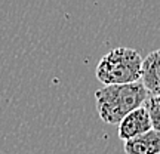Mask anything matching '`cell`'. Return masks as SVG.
Listing matches in <instances>:
<instances>
[{"mask_svg":"<svg viewBox=\"0 0 160 154\" xmlns=\"http://www.w3.org/2000/svg\"><path fill=\"white\" fill-rule=\"evenodd\" d=\"M150 92L141 80L132 83L104 85L95 92L99 119L107 125H117L128 113L145 102Z\"/></svg>","mask_w":160,"mask_h":154,"instance_id":"cell-1","label":"cell"},{"mask_svg":"<svg viewBox=\"0 0 160 154\" xmlns=\"http://www.w3.org/2000/svg\"><path fill=\"white\" fill-rule=\"evenodd\" d=\"M144 58L132 47H114L97 65V79L102 85L132 83L141 80Z\"/></svg>","mask_w":160,"mask_h":154,"instance_id":"cell-2","label":"cell"},{"mask_svg":"<svg viewBox=\"0 0 160 154\" xmlns=\"http://www.w3.org/2000/svg\"><path fill=\"white\" fill-rule=\"evenodd\" d=\"M117 135L119 139L126 141V139H131V138L141 135L144 132L153 129V122L150 117V111L145 107V104L139 105L138 108L132 110L131 113L123 117L117 123Z\"/></svg>","mask_w":160,"mask_h":154,"instance_id":"cell-3","label":"cell"},{"mask_svg":"<svg viewBox=\"0 0 160 154\" xmlns=\"http://www.w3.org/2000/svg\"><path fill=\"white\" fill-rule=\"evenodd\" d=\"M126 154H160V132L156 129L123 141Z\"/></svg>","mask_w":160,"mask_h":154,"instance_id":"cell-4","label":"cell"},{"mask_svg":"<svg viewBox=\"0 0 160 154\" xmlns=\"http://www.w3.org/2000/svg\"><path fill=\"white\" fill-rule=\"evenodd\" d=\"M141 82L150 95H160V49L150 52L144 58Z\"/></svg>","mask_w":160,"mask_h":154,"instance_id":"cell-5","label":"cell"},{"mask_svg":"<svg viewBox=\"0 0 160 154\" xmlns=\"http://www.w3.org/2000/svg\"><path fill=\"white\" fill-rule=\"evenodd\" d=\"M145 107L150 111V117L153 122V129L160 132V95H148L145 99Z\"/></svg>","mask_w":160,"mask_h":154,"instance_id":"cell-6","label":"cell"}]
</instances>
